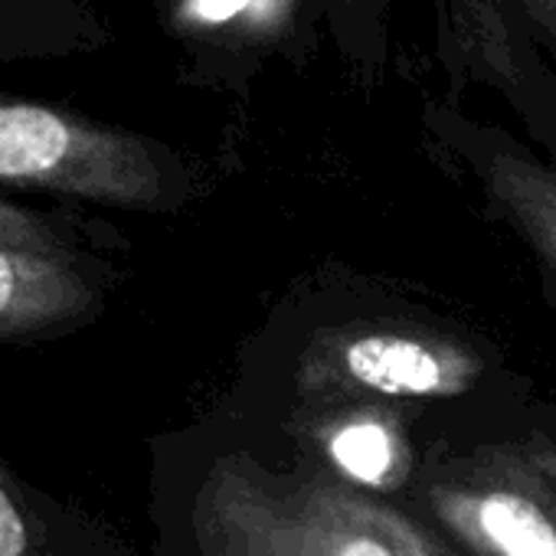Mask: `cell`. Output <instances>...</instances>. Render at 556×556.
<instances>
[{
	"mask_svg": "<svg viewBox=\"0 0 556 556\" xmlns=\"http://www.w3.org/2000/svg\"><path fill=\"white\" fill-rule=\"evenodd\" d=\"M249 4H262V0H193V11L203 21H229L232 14L245 11Z\"/></svg>",
	"mask_w": 556,
	"mask_h": 556,
	"instance_id": "12",
	"label": "cell"
},
{
	"mask_svg": "<svg viewBox=\"0 0 556 556\" xmlns=\"http://www.w3.org/2000/svg\"><path fill=\"white\" fill-rule=\"evenodd\" d=\"M193 540L200 556H452L429 530L334 478H286L245 455L206 471Z\"/></svg>",
	"mask_w": 556,
	"mask_h": 556,
	"instance_id": "1",
	"label": "cell"
},
{
	"mask_svg": "<svg viewBox=\"0 0 556 556\" xmlns=\"http://www.w3.org/2000/svg\"><path fill=\"white\" fill-rule=\"evenodd\" d=\"M0 187L154 210L170 200V170L128 131L0 92Z\"/></svg>",
	"mask_w": 556,
	"mask_h": 556,
	"instance_id": "2",
	"label": "cell"
},
{
	"mask_svg": "<svg viewBox=\"0 0 556 556\" xmlns=\"http://www.w3.org/2000/svg\"><path fill=\"white\" fill-rule=\"evenodd\" d=\"M481 361L458 341L406 328L338 331L305 354L302 387L318 396L445 400L475 387Z\"/></svg>",
	"mask_w": 556,
	"mask_h": 556,
	"instance_id": "4",
	"label": "cell"
},
{
	"mask_svg": "<svg viewBox=\"0 0 556 556\" xmlns=\"http://www.w3.org/2000/svg\"><path fill=\"white\" fill-rule=\"evenodd\" d=\"M315 439L328 462L354 488H396L409 468L406 435L387 409H348L331 419H318Z\"/></svg>",
	"mask_w": 556,
	"mask_h": 556,
	"instance_id": "7",
	"label": "cell"
},
{
	"mask_svg": "<svg viewBox=\"0 0 556 556\" xmlns=\"http://www.w3.org/2000/svg\"><path fill=\"white\" fill-rule=\"evenodd\" d=\"M0 236L21 239V242H37V245H79L63 219L47 216L40 210L8 203V200H0Z\"/></svg>",
	"mask_w": 556,
	"mask_h": 556,
	"instance_id": "10",
	"label": "cell"
},
{
	"mask_svg": "<svg viewBox=\"0 0 556 556\" xmlns=\"http://www.w3.org/2000/svg\"><path fill=\"white\" fill-rule=\"evenodd\" d=\"M527 458H530V465L549 481V488L556 491V442H549L546 435H530L527 439V445L520 448Z\"/></svg>",
	"mask_w": 556,
	"mask_h": 556,
	"instance_id": "11",
	"label": "cell"
},
{
	"mask_svg": "<svg viewBox=\"0 0 556 556\" xmlns=\"http://www.w3.org/2000/svg\"><path fill=\"white\" fill-rule=\"evenodd\" d=\"M497 193L556 286V174L510 167L501 170Z\"/></svg>",
	"mask_w": 556,
	"mask_h": 556,
	"instance_id": "9",
	"label": "cell"
},
{
	"mask_svg": "<svg viewBox=\"0 0 556 556\" xmlns=\"http://www.w3.org/2000/svg\"><path fill=\"white\" fill-rule=\"evenodd\" d=\"M549 491L520 448L452 458L426 481L435 520L478 556H556Z\"/></svg>",
	"mask_w": 556,
	"mask_h": 556,
	"instance_id": "3",
	"label": "cell"
},
{
	"mask_svg": "<svg viewBox=\"0 0 556 556\" xmlns=\"http://www.w3.org/2000/svg\"><path fill=\"white\" fill-rule=\"evenodd\" d=\"M0 556H122L73 504L30 484L0 455Z\"/></svg>",
	"mask_w": 556,
	"mask_h": 556,
	"instance_id": "6",
	"label": "cell"
},
{
	"mask_svg": "<svg viewBox=\"0 0 556 556\" xmlns=\"http://www.w3.org/2000/svg\"><path fill=\"white\" fill-rule=\"evenodd\" d=\"M109 271L83 245L0 236V341H53L89 325L109 295Z\"/></svg>",
	"mask_w": 556,
	"mask_h": 556,
	"instance_id": "5",
	"label": "cell"
},
{
	"mask_svg": "<svg viewBox=\"0 0 556 556\" xmlns=\"http://www.w3.org/2000/svg\"><path fill=\"white\" fill-rule=\"evenodd\" d=\"M96 47V21L76 0H0V63L73 56Z\"/></svg>",
	"mask_w": 556,
	"mask_h": 556,
	"instance_id": "8",
	"label": "cell"
}]
</instances>
